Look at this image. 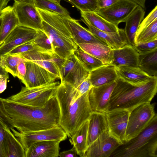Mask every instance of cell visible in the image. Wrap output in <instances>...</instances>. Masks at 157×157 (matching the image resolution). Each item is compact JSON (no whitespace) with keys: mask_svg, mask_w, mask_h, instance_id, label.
Here are the masks:
<instances>
[{"mask_svg":"<svg viewBox=\"0 0 157 157\" xmlns=\"http://www.w3.org/2000/svg\"><path fill=\"white\" fill-rule=\"evenodd\" d=\"M1 22H2V17L0 16V27H1Z\"/></svg>","mask_w":157,"mask_h":157,"instance_id":"f5cc1de1","label":"cell"},{"mask_svg":"<svg viewBox=\"0 0 157 157\" xmlns=\"http://www.w3.org/2000/svg\"><path fill=\"white\" fill-rule=\"evenodd\" d=\"M10 0H0V16L2 10L5 8Z\"/></svg>","mask_w":157,"mask_h":157,"instance_id":"7dc6e473","label":"cell"},{"mask_svg":"<svg viewBox=\"0 0 157 157\" xmlns=\"http://www.w3.org/2000/svg\"><path fill=\"white\" fill-rule=\"evenodd\" d=\"M38 30L19 25L14 28L0 45V56L5 54L16 47L34 39Z\"/></svg>","mask_w":157,"mask_h":157,"instance_id":"5bb4252c","label":"cell"},{"mask_svg":"<svg viewBox=\"0 0 157 157\" xmlns=\"http://www.w3.org/2000/svg\"><path fill=\"white\" fill-rule=\"evenodd\" d=\"M27 61L24 60L20 62L17 67V71L18 74L17 77L21 81L23 80L26 75V62Z\"/></svg>","mask_w":157,"mask_h":157,"instance_id":"b9f144b4","label":"cell"},{"mask_svg":"<svg viewBox=\"0 0 157 157\" xmlns=\"http://www.w3.org/2000/svg\"><path fill=\"white\" fill-rule=\"evenodd\" d=\"M78 48L101 61L104 64H111L113 56V49L109 46L96 43H82Z\"/></svg>","mask_w":157,"mask_h":157,"instance_id":"d4e9b609","label":"cell"},{"mask_svg":"<svg viewBox=\"0 0 157 157\" xmlns=\"http://www.w3.org/2000/svg\"><path fill=\"white\" fill-rule=\"evenodd\" d=\"M93 87L90 81L89 75L85 79L76 89L78 91L80 96L90 91Z\"/></svg>","mask_w":157,"mask_h":157,"instance_id":"60d3db41","label":"cell"},{"mask_svg":"<svg viewBox=\"0 0 157 157\" xmlns=\"http://www.w3.org/2000/svg\"><path fill=\"white\" fill-rule=\"evenodd\" d=\"M116 81V84L106 112L117 110L130 112L140 105L151 103L157 93V77L138 85L129 83L118 77Z\"/></svg>","mask_w":157,"mask_h":157,"instance_id":"3957f363","label":"cell"},{"mask_svg":"<svg viewBox=\"0 0 157 157\" xmlns=\"http://www.w3.org/2000/svg\"><path fill=\"white\" fill-rule=\"evenodd\" d=\"M121 144L107 130L87 147L84 157H109Z\"/></svg>","mask_w":157,"mask_h":157,"instance_id":"7c38bea8","label":"cell"},{"mask_svg":"<svg viewBox=\"0 0 157 157\" xmlns=\"http://www.w3.org/2000/svg\"><path fill=\"white\" fill-rule=\"evenodd\" d=\"M78 155L76 150L74 146L71 149L63 151L59 154L60 157H77Z\"/></svg>","mask_w":157,"mask_h":157,"instance_id":"ee69618b","label":"cell"},{"mask_svg":"<svg viewBox=\"0 0 157 157\" xmlns=\"http://www.w3.org/2000/svg\"><path fill=\"white\" fill-rule=\"evenodd\" d=\"M52 53L42 52L35 49L12 55L32 62L44 67L60 79L59 68L52 59Z\"/></svg>","mask_w":157,"mask_h":157,"instance_id":"ac0fdd59","label":"cell"},{"mask_svg":"<svg viewBox=\"0 0 157 157\" xmlns=\"http://www.w3.org/2000/svg\"><path fill=\"white\" fill-rule=\"evenodd\" d=\"M157 18V6H156L147 16L141 21L139 26L136 33H138L142 29L149 25Z\"/></svg>","mask_w":157,"mask_h":157,"instance_id":"ab89813d","label":"cell"},{"mask_svg":"<svg viewBox=\"0 0 157 157\" xmlns=\"http://www.w3.org/2000/svg\"><path fill=\"white\" fill-rule=\"evenodd\" d=\"M115 70L118 77L135 85L145 84L157 77L148 75L139 67L122 66L115 67Z\"/></svg>","mask_w":157,"mask_h":157,"instance_id":"44dd1931","label":"cell"},{"mask_svg":"<svg viewBox=\"0 0 157 157\" xmlns=\"http://www.w3.org/2000/svg\"><path fill=\"white\" fill-rule=\"evenodd\" d=\"M33 39L16 47L6 54L14 55L35 49Z\"/></svg>","mask_w":157,"mask_h":157,"instance_id":"f35d334b","label":"cell"},{"mask_svg":"<svg viewBox=\"0 0 157 157\" xmlns=\"http://www.w3.org/2000/svg\"><path fill=\"white\" fill-rule=\"evenodd\" d=\"M137 3L144 9L145 8V2L146 0H131Z\"/></svg>","mask_w":157,"mask_h":157,"instance_id":"c3c4849f","label":"cell"},{"mask_svg":"<svg viewBox=\"0 0 157 157\" xmlns=\"http://www.w3.org/2000/svg\"><path fill=\"white\" fill-rule=\"evenodd\" d=\"M14 1V2H21L25 1L26 0H13Z\"/></svg>","mask_w":157,"mask_h":157,"instance_id":"f907efd6","label":"cell"},{"mask_svg":"<svg viewBox=\"0 0 157 157\" xmlns=\"http://www.w3.org/2000/svg\"><path fill=\"white\" fill-rule=\"evenodd\" d=\"M25 60L16 56L7 54L0 56V65L8 73L14 77H17V67L18 63Z\"/></svg>","mask_w":157,"mask_h":157,"instance_id":"e575fe53","label":"cell"},{"mask_svg":"<svg viewBox=\"0 0 157 157\" xmlns=\"http://www.w3.org/2000/svg\"><path fill=\"white\" fill-rule=\"evenodd\" d=\"M130 113V111L126 110H114L105 113L109 132L121 144L125 141Z\"/></svg>","mask_w":157,"mask_h":157,"instance_id":"9a60e30c","label":"cell"},{"mask_svg":"<svg viewBox=\"0 0 157 157\" xmlns=\"http://www.w3.org/2000/svg\"><path fill=\"white\" fill-rule=\"evenodd\" d=\"M13 6L20 25L43 31L42 19L33 0L14 2Z\"/></svg>","mask_w":157,"mask_h":157,"instance_id":"8fae6325","label":"cell"},{"mask_svg":"<svg viewBox=\"0 0 157 157\" xmlns=\"http://www.w3.org/2000/svg\"><path fill=\"white\" fill-rule=\"evenodd\" d=\"M59 70L61 82L70 84L75 88L90 73L74 53L66 59Z\"/></svg>","mask_w":157,"mask_h":157,"instance_id":"9c48e42d","label":"cell"},{"mask_svg":"<svg viewBox=\"0 0 157 157\" xmlns=\"http://www.w3.org/2000/svg\"><path fill=\"white\" fill-rule=\"evenodd\" d=\"M139 54H144L157 49V40L148 42L140 43L133 46Z\"/></svg>","mask_w":157,"mask_h":157,"instance_id":"74e56055","label":"cell"},{"mask_svg":"<svg viewBox=\"0 0 157 157\" xmlns=\"http://www.w3.org/2000/svg\"><path fill=\"white\" fill-rule=\"evenodd\" d=\"M34 42L35 50L42 52L50 54L54 53L51 41L43 31L38 30Z\"/></svg>","mask_w":157,"mask_h":157,"instance_id":"d590c367","label":"cell"},{"mask_svg":"<svg viewBox=\"0 0 157 157\" xmlns=\"http://www.w3.org/2000/svg\"><path fill=\"white\" fill-rule=\"evenodd\" d=\"M9 77L0 75V94L3 92L7 87V82Z\"/></svg>","mask_w":157,"mask_h":157,"instance_id":"bcb514c9","label":"cell"},{"mask_svg":"<svg viewBox=\"0 0 157 157\" xmlns=\"http://www.w3.org/2000/svg\"><path fill=\"white\" fill-rule=\"evenodd\" d=\"M36 8L51 11L66 18L71 19L69 11L54 0H33Z\"/></svg>","mask_w":157,"mask_h":157,"instance_id":"1f68e13d","label":"cell"},{"mask_svg":"<svg viewBox=\"0 0 157 157\" xmlns=\"http://www.w3.org/2000/svg\"><path fill=\"white\" fill-rule=\"evenodd\" d=\"M1 16L2 22L0 29V45L12 31L19 25L13 6L6 7L2 10Z\"/></svg>","mask_w":157,"mask_h":157,"instance_id":"4316f807","label":"cell"},{"mask_svg":"<svg viewBox=\"0 0 157 157\" xmlns=\"http://www.w3.org/2000/svg\"><path fill=\"white\" fill-rule=\"evenodd\" d=\"M10 129L20 141L25 151L35 143L50 140H56L61 142L66 140L67 136L60 126L25 133L20 132L14 128Z\"/></svg>","mask_w":157,"mask_h":157,"instance_id":"ba28073f","label":"cell"},{"mask_svg":"<svg viewBox=\"0 0 157 157\" xmlns=\"http://www.w3.org/2000/svg\"><path fill=\"white\" fill-rule=\"evenodd\" d=\"M138 67L148 75L157 77V49L139 54Z\"/></svg>","mask_w":157,"mask_h":157,"instance_id":"4dcf8cb0","label":"cell"},{"mask_svg":"<svg viewBox=\"0 0 157 157\" xmlns=\"http://www.w3.org/2000/svg\"><path fill=\"white\" fill-rule=\"evenodd\" d=\"M138 5L131 0H118L107 7L95 12L109 22L117 26L125 20Z\"/></svg>","mask_w":157,"mask_h":157,"instance_id":"30bf717a","label":"cell"},{"mask_svg":"<svg viewBox=\"0 0 157 157\" xmlns=\"http://www.w3.org/2000/svg\"><path fill=\"white\" fill-rule=\"evenodd\" d=\"M145 14L144 9L138 5L125 20L124 29L129 44L133 46L135 45V38L139 26L144 19Z\"/></svg>","mask_w":157,"mask_h":157,"instance_id":"484cf974","label":"cell"},{"mask_svg":"<svg viewBox=\"0 0 157 157\" xmlns=\"http://www.w3.org/2000/svg\"><path fill=\"white\" fill-rule=\"evenodd\" d=\"M0 75H6L9 77L8 73L0 65Z\"/></svg>","mask_w":157,"mask_h":157,"instance_id":"681fc988","label":"cell"},{"mask_svg":"<svg viewBox=\"0 0 157 157\" xmlns=\"http://www.w3.org/2000/svg\"><path fill=\"white\" fill-rule=\"evenodd\" d=\"M5 130V157H25V151L22 144L10 129L4 127Z\"/></svg>","mask_w":157,"mask_h":157,"instance_id":"83f0119b","label":"cell"},{"mask_svg":"<svg viewBox=\"0 0 157 157\" xmlns=\"http://www.w3.org/2000/svg\"><path fill=\"white\" fill-rule=\"evenodd\" d=\"M81 20L88 29L96 36L101 39L113 49L121 48L129 44L124 29H119L116 32H107L95 28L87 20L81 17Z\"/></svg>","mask_w":157,"mask_h":157,"instance_id":"e0dca14e","label":"cell"},{"mask_svg":"<svg viewBox=\"0 0 157 157\" xmlns=\"http://www.w3.org/2000/svg\"><path fill=\"white\" fill-rule=\"evenodd\" d=\"M155 114L154 104L150 103L140 105L131 111L126 130L125 141L139 133L146 127Z\"/></svg>","mask_w":157,"mask_h":157,"instance_id":"52a82bcc","label":"cell"},{"mask_svg":"<svg viewBox=\"0 0 157 157\" xmlns=\"http://www.w3.org/2000/svg\"><path fill=\"white\" fill-rule=\"evenodd\" d=\"M89 119L85 121L71 138L70 141L75 148L78 155L84 157L87 148V140Z\"/></svg>","mask_w":157,"mask_h":157,"instance_id":"f546056e","label":"cell"},{"mask_svg":"<svg viewBox=\"0 0 157 157\" xmlns=\"http://www.w3.org/2000/svg\"><path fill=\"white\" fill-rule=\"evenodd\" d=\"M89 92L80 96L76 89L65 82H61L57 89L55 96L60 111L59 125L70 138L93 112L89 101Z\"/></svg>","mask_w":157,"mask_h":157,"instance_id":"7a4b0ae2","label":"cell"},{"mask_svg":"<svg viewBox=\"0 0 157 157\" xmlns=\"http://www.w3.org/2000/svg\"><path fill=\"white\" fill-rule=\"evenodd\" d=\"M55 1L57 2V3L60 4V2L62 0H65L67 1V0H54Z\"/></svg>","mask_w":157,"mask_h":157,"instance_id":"816d5d0a","label":"cell"},{"mask_svg":"<svg viewBox=\"0 0 157 157\" xmlns=\"http://www.w3.org/2000/svg\"><path fill=\"white\" fill-rule=\"evenodd\" d=\"M156 40H157V18L136 34L135 43L136 44L140 43L148 42Z\"/></svg>","mask_w":157,"mask_h":157,"instance_id":"d6a6232c","label":"cell"},{"mask_svg":"<svg viewBox=\"0 0 157 157\" xmlns=\"http://www.w3.org/2000/svg\"><path fill=\"white\" fill-rule=\"evenodd\" d=\"M116 84L115 81L91 88L89 92L88 99L93 112H106L112 93Z\"/></svg>","mask_w":157,"mask_h":157,"instance_id":"2e32d148","label":"cell"},{"mask_svg":"<svg viewBox=\"0 0 157 157\" xmlns=\"http://www.w3.org/2000/svg\"><path fill=\"white\" fill-rule=\"evenodd\" d=\"M118 78L115 67L104 64L90 72V78L93 86H98L115 81Z\"/></svg>","mask_w":157,"mask_h":157,"instance_id":"cb8c5ba5","label":"cell"},{"mask_svg":"<svg viewBox=\"0 0 157 157\" xmlns=\"http://www.w3.org/2000/svg\"><path fill=\"white\" fill-rule=\"evenodd\" d=\"M64 17L75 43L78 45L82 43H96L107 45L96 36L89 29L81 25L79 20Z\"/></svg>","mask_w":157,"mask_h":157,"instance_id":"d6986e66","label":"cell"},{"mask_svg":"<svg viewBox=\"0 0 157 157\" xmlns=\"http://www.w3.org/2000/svg\"><path fill=\"white\" fill-rule=\"evenodd\" d=\"M118 0H96L97 6V10L105 8L109 6Z\"/></svg>","mask_w":157,"mask_h":157,"instance_id":"7bdbcfd3","label":"cell"},{"mask_svg":"<svg viewBox=\"0 0 157 157\" xmlns=\"http://www.w3.org/2000/svg\"><path fill=\"white\" fill-rule=\"evenodd\" d=\"M5 115L9 128L22 133L60 126V111L54 96L44 107H33L3 98Z\"/></svg>","mask_w":157,"mask_h":157,"instance_id":"6da1fadb","label":"cell"},{"mask_svg":"<svg viewBox=\"0 0 157 157\" xmlns=\"http://www.w3.org/2000/svg\"><path fill=\"white\" fill-rule=\"evenodd\" d=\"M113 50L111 64L115 67L127 66L138 67L139 53L132 45L128 44L121 48Z\"/></svg>","mask_w":157,"mask_h":157,"instance_id":"ffe728a7","label":"cell"},{"mask_svg":"<svg viewBox=\"0 0 157 157\" xmlns=\"http://www.w3.org/2000/svg\"><path fill=\"white\" fill-rule=\"evenodd\" d=\"M89 121L87 140V147L104 132L109 130L105 113L93 112Z\"/></svg>","mask_w":157,"mask_h":157,"instance_id":"603a6c76","label":"cell"},{"mask_svg":"<svg viewBox=\"0 0 157 157\" xmlns=\"http://www.w3.org/2000/svg\"><path fill=\"white\" fill-rule=\"evenodd\" d=\"M59 84L58 82H55L32 88L22 86L19 93L7 98L20 104L42 108L55 96Z\"/></svg>","mask_w":157,"mask_h":157,"instance_id":"8992f818","label":"cell"},{"mask_svg":"<svg viewBox=\"0 0 157 157\" xmlns=\"http://www.w3.org/2000/svg\"><path fill=\"white\" fill-rule=\"evenodd\" d=\"M80 12L95 11L97 9L96 0H67Z\"/></svg>","mask_w":157,"mask_h":157,"instance_id":"8d00e7d4","label":"cell"},{"mask_svg":"<svg viewBox=\"0 0 157 157\" xmlns=\"http://www.w3.org/2000/svg\"><path fill=\"white\" fill-rule=\"evenodd\" d=\"M74 54L85 68L90 72L104 64L101 61L78 48Z\"/></svg>","mask_w":157,"mask_h":157,"instance_id":"836d02e7","label":"cell"},{"mask_svg":"<svg viewBox=\"0 0 157 157\" xmlns=\"http://www.w3.org/2000/svg\"><path fill=\"white\" fill-rule=\"evenodd\" d=\"M81 17L87 20L92 25L100 30L107 32H116L119 28L107 21L94 11L80 12Z\"/></svg>","mask_w":157,"mask_h":157,"instance_id":"f1b7e54d","label":"cell"},{"mask_svg":"<svg viewBox=\"0 0 157 157\" xmlns=\"http://www.w3.org/2000/svg\"><path fill=\"white\" fill-rule=\"evenodd\" d=\"M3 100V98L0 97V121L9 128L8 124L5 115V109Z\"/></svg>","mask_w":157,"mask_h":157,"instance_id":"f6af8a7d","label":"cell"},{"mask_svg":"<svg viewBox=\"0 0 157 157\" xmlns=\"http://www.w3.org/2000/svg\"><path fill=\"white\" fill-rule=\"evenodd\" d=\"M157 116L135 137L125 142L111 157H157Z\"/></svg>","mask_w":157,"mask_h":157,"instance_id":"5b68a950","label":"cell"},{"mask_svg":"<svg viewBox=\"0 0 157 157\" xmlns=\"http://www.w3.org/2000/svg\"><path fill=\"white\" fill-rule=\"evenodd\" d=\"M26 72L21 82L29 88L39 86L55 82L57 79L53 74L30 61L26 62Z\"/></svg>","mask_w":157,"mask_h":157,"instance_id":"4fadbf2b","label":"cell"},{"mask_svg":"<svg viewBox=\"0 0 157 157\" xmlns=\"http://www.w3.org/2000/svg\"><path fill=\"white\" fill-rule=\"evenodd\" d=\"M42 19L43 31L50 39L54 53L66 59L78 48L63 16L37 8Z\"/></svg>","mask_w":157,"mask_h":157,"instance_id":"277c9868","label":"cell"},{"mask_svg":"<svg viewBox=\"0 0 157 157\" xmlns=\"http://www.w3.org/2000/svg\"><path fill=\"white\" fill-rule=\"evenodd\" d=\"M60 142L50 140L35 143L25 151V157H57Z\"/></svg>","mask_w":157,"mask_h":157,"instance_id":"7402d4cb","label":"cell"}]
</instances>
